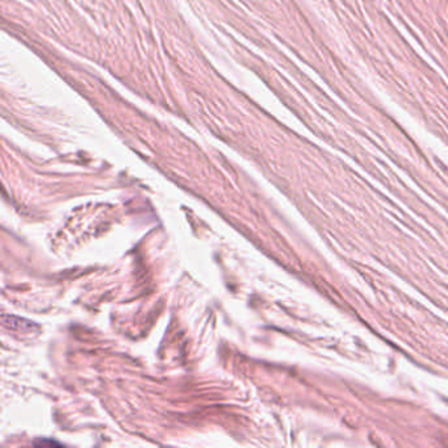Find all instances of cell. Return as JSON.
<instances>
[{
	"label": "cell",
	"instance_id": "cell-1",
	"mask_svg": "<svg viewBox=\"0 0 448 448\" xmlns=\"http://www.w3.org/2000/svg\"><path fill=\"white\" fill-rule=\"evenodd\" d=\"M35 444H36V446H42V444H58V446H61V443H58V442H52V440H50V442H42V440H41V442H38V440H37V442H35Z\"/></svg>",
	"mask_w": 448,
	"mask_h": 448
}]
</instances>
